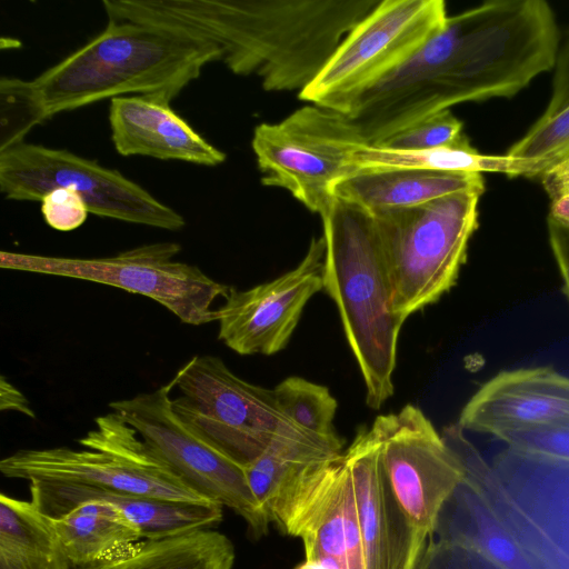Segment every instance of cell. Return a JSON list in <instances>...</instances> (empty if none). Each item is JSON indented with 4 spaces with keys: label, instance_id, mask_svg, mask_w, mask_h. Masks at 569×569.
Wrapping results in <instances>:
<instances>
[{
    "label": "cell",
    "instance_id": "6da1fadb",
    "mask_svg": "<svg viewBox=\"0 0 569 569\" xmlns=\"http://www.w3.org/2000/svg\"><path fill=\"white\" fill-rule=\"evenodd\" d=\"M560 33L543 0H491L449 16L406 62L345 114L368 144L450 107L511 98L553 70Z\"/></svg>",
    "mask_w": 569,
    "mask_h": 569
},
{
    "label": "cell",
    "instance_id": "7a4b0ae2",
    "mask_svg": "<svg viewBox=\"0 0 569 569\" xmlns=\"http://www.w3.org/2000/svg\"><path fill=\"white\" fill-rule=\"evenodd\" d=\"M380 0H103L108 19L179 29L216 43L234 74L301 92Z\"/></svg>",
    "mask_w": 569,
    "mask_h": 569
},
{
    "label": "cell",
    "instance_id": "3957f363",
    "mask_svg": "<svg viewBox=\"0 0 569 569\" xmlns=\"http://www.w3.org/2000/svg\"><path fill=\"white\" fill-rule=\"evenodd\" d=\"M222 60L213 42L189 32L127 19L106 28L23 89L40 123L103 99L168 93L177 98L202 69Z\"/></svg>",
    "mask_w": 569,
    "mask_h": 569
},
{
    "label": "cell",
    "instance_id": "277c9868",
    "mask_svg": "<svg viewBox=\"0 0 569 569\" xmlns=\"http://www.w3.org/2000/svg\"><path fill=\"white\" fill-rule=\"evenodd\" d=\"M326 253L322 290L337 306L349 348L378 410L393 395L397 347L403 325L392 308L391 286L372 213L335 198L321 216Z\"/></svg>",
    "mask_w": 569,
    "mask_h": 569
},
{
    "label": "cell",
    "instance_id": "5b68a950",
    "mask_svg": "<svg viewBox=\"0 0 569 569\" xmlns=\"http://www.w3.org/2000/svg\"><path fill=\"white\" fill-rule=\"evenodd\" d=\"M485 190H467L400 209L371 212L401 321L436 303L457 282L478 228Z\"/></svg>",
    "mask_w": 569,
    "mask_h": 569
},
{
    "label": "cell",
    "instance_id": "8992f818",
    "mask_svg": "<svg viewBox=\"0 0 569 569\" xmlns=\"http://www.w3.org/2000/svg\"><path fill=\"white\" fill-rule=\"evenodd\" d=\"M78 442L83 449H21L0 461L11 479L72 483L182 502L200 496L117 412L99 416Z\"/></svg>",
    "mask_w": 569,
    "mask_h": 569
},
{
    "label": "cell",
    "instance_id": "52a82bcc",
    "mask_svg": "<svg viewBox=\"0 0 569 569\" xmlns=\"http://www.w3.org/2000/svg\"><path fill=\"white\" fill-rule=\"evenodd\" d=\"M176 242L143 244L112 257L67 258L21 252H0V267L18 271L68 277L148 297L181 322L201 326L217 321L212 308L231 287L207 276L197 266L178 261Z\"/></svg>",
    "mask_w": 569,
    "mask_h": 569
},
{
    "label": "cell",
    "instance_id": "ba28073f",
    "mask_svg": "<svg viewBox=\"0 0 569 569\" xmlns=\"http://www.w3.org/2000/svg\"><path fill=\"white\" fill-rule=\"evenodd\" d=\"M448 17L443 0H380L345 37L299 99L346 114L361 93L440 31Z\"/></svg>",
    "mask_w": 569,
    "mask_h": 569
},
{
    "label": "cell",
    "instance_id": "9c48e42d",
    "mask_svg": "<svg viewBox=\"0 0 569 569\" xmlns=\"http://www.w3.org/2000/svg\"><path fill=\"white\" fill-rule=\"evenodd\" d=\"M57 188L76 190L89 213L178 231L184 218L116 169L66 149L20 142L0 150V191L17 201H40Z\"/></svg>",
    "mask_w": 569,
    "mask_h": 569
},
{
    "label": "cell",
    "instance_id": "30bf717a",
    "mask_svg": "<svg viewBox=\"0 0 569 569\" xmlns=\"http://www.w3.org/2000/svg\"><path fill=\"white\" fill-rule=\"evenodd\" d=\"M363 143L347 116L312 104L258 124L251 147L261 183L289 191L321 217L333 202L335 184L353 171L350 152Z\"/></svg>",
    "mask_w": 569,
    "mask_h": 569
},
{
    "label": "cell",
    "instance_id": "8fae6325",
    "mask_svg": "<svg viewBox=\"0 0 569 569\" xmlns=\"http://www.w3.org/2000/svg\"><path fill=\"white\" fill-rule=\"evenodd\" d=\"M173 378L151 392L112 401L119 413L194 491L227 507L247 523L258 539L271 523L253 496L244 468L212 446L174 410Z\"/></svg>",
    "mask_w": 569,
    "mask_h": 569
},
{
    "label": "cell",
    "instance_id": "7c38bea8",
    "mask_svg": "<svg viewBox=\"0 0 569 569\" xmlns=\"http://www.w3.org/2000/svg\"><path fill=\"white\" fill-rule=\"evenodd\" d=\"M173 380L181 392L173 399L177 413L243 468L290 420L278 408L272 389L239 378L218 357H192Z\"/></svg>",
    "mask_w": 569,
    "mask_h": 569
},
{
    "label": "cell",
    "instance_id": "4fadbf2b",
    "mask_svg": "<svg viewBox=\"0 0 569 569\" xmlns=\"http://www.w3.org/2000/svg\"><path fill=\"white\" fill-rule=\"evenodd\" d=\"M371 427L393 495L413 526L431 538L443 505L466 477L460 459L413 405L378 416Z\"/></svg>",
    "mask_w": 569,
    "mask_h": 569
},
{
    "label": "cell",
    "instance_id": "5bb4252c",
    "mask_svg": "<svg viewBox=\"0 0 569 569\" xmlns=\"http://www.w3.org/2000/svg\"><path fill=\"white\" fill-rule=\"evenodd\" d=\"M323 237L312 238L290 271L247 290L231 289L217 309L218 338L242 356H271L289 343L303 308L322 290Z\"/></svg>",
    "mask_w": 569,
    "mask_h": 569
},
{
    "label": "cell",
    "instance_id": "9a60e30c",
    "mask_svg": "<svg viewBox=\"0 0 569 569\" xmlns=\"http://www.w3.org/2000/svg\"><path fill=\"white\" fill-rule=\"evenodd\" d=\"M277 527L300 538L308 562L366 569L357 500L345 457L311 472Z\"/></svg>",
    "mask_w": 569,
    "mask_h": 569
},
{
    "label": "cell",
    "instance_id": "2e32d148",
    "mask_svg": "<svg viewBox=\"0 0 569 569\" xmlns=\"http://www.w3.org/2000/svg\"><path fill=\"white\" fill-rule=\"evenodd\" d=\"M357 500L366 569H416L428 537L393 495L372 427L360 429L343 452Z\"/></svg>",
    "mask_w": 569,
    "mask_h": 569
},
{
    "label": "cell",
    "instance_id": "e0dca14e",
    "mask_svg": "<svg viewBox=\"0 0 569 569\" xmlns=\"http://www.w3.org/2000/svg\"><path fill=\"white\" fill-rule=\"evenodd\" d=\"M457 423L496 438L569 425V378L547 367L501 371L469 399Z\"/></svg>",
    "mask_w": 569,
    "mask_h": 569
},
{
    "label": "cell",
    "instance_id": "ac0fdd59",
    "mask_svg": "<svg viewBox=\"0 0 569 569\" xmlns=\"http://www.w3.org/2000/svg\"><path fill=\"white\" fill-rule=\"evenodd\" d=\"M173 99L163 92L111 99L109 123L117 152L208 167L224 162L226 153L171 108Z\"/></svg>",
    "mask_w": 569,
    "mask_h": 569
},
{
    "label": "cell",
    "instance_id": "d6986e66",
    "mask_svg": "<svg viewBox=\"0 0 569 569\" xmlns=\"http://www.w3.org/2000/svg\"><path fill=\"white\" fill-rule=\"evenodd\" d=\"M29 485L31 502L51 518H58L82 502L103 500L119 508L138 527L142 539L148 540L213 529L223 518V507L214 502H182L40 480Z\"/></svg>",
    "mask_w": 569,
    "mask_h": 569
},
{
    "label": "cell",
    "instance_id": "ffe728a7",
    "mask_svg": "<svg viewBox=\"0 0 569 569\" xmlns=\"http://www.w3.org/2000/svg\"><path fill=\"white\" fill-rule=\"evenodd\" d=\"M343 441L283 422L262 453L244 467L250 489L272 523H277L305 479L320 466L342 457Z\"/></svg>",
    "mask_w": 569,
    "mask_h": 569
},
{
    "label": "cell",
    "instance_id": "44dd1931",
    "mask_svg": "<svg viewBox=\"0 0 569 569\" xmlns=\"http://www.w3.org/2000/svg\"><path fill=\"white\" fill-rule=\"evenodd\" d=\"M433 535L479 552L500 569H543L492 500L466 477L443 505Z\"/></svg>",
    "mask_w": 569,
    "mask_h": 569
},
{
    "label": "cell",
    "instance_id": "7402d4cb",
    "mask_svg": "<svg viewBox=\"0 0 569 569\" xmlns=\"http://www.w3.org/2000/svg\"><path fill=\"white\" fill-rule=\"evenodd\" d=\"M476 189L485 190L480 173L379 168L353 170L335 184L332 194L373 212L415 207L448 194Z\"/></svg>",
    "mask_w": 569,
    "mask_h": 569
},
{
    "label": "cell",
    "instance_id": "603a6c76",
    "mask_svg": "<svg viewBox=\"0 0 569 569\" xmlns=\"http://www.w3.org/2000/svg\"><path fill=\"white\" fill-rule=\"evenodd\" d=\"M53 525L72 568L109 559L142 540L138 527L116 506L89 500Z\"/></svg>",
    "mask_w": 569,
    "mask_h": 569
},
{
    "label": "cell",
    "instance_id": "cb8c5ba5",
    "mask_svg": "<svg viewBox=\"0 0 569 569\" xmlns=\"http://www.w3.org/2000/svg\"><path fill=\"white\" fill-rule=\"evenodd\" d=\"M0 569H73L53 525L31 500L0 495Z\"/></svg>",
    "mask_w": 569,
    "mask_h": 569
},
{
    "label": "cell",
    "instance_id": "d4e9b609",
    "mask_svg": "<svg viewBox=\"0 0 569 569\" xmlns=\"http://www.w3.org/2000/svg\"><path fill=\"white\" fill-rule=\"evenodd\" d=\"M234 558L231 540L209 529L159 540L142 539L109 559L74 569H232Z\"/></svg>",
    "mask_w": 569,
    "mask_h": 569
},
{
    "label": "cell",
    "instance_id": "484cf974",
    "mask_svg": "<svg viewBox=\"0 0 569 569\" xmlns=\"http://www.w3.org/2000/svg\"><path fill=\"white\" fill-rule=\"evenodd\" d=\"M349 164L356 169L416 168L440 172H499L522 177L523 164L518 158L483 154L463 136L456 143L429 150L403 151L360 144L349 154Z\"/></svg>",
    "mask_w": 569,
    "mask_h": 569
},
{
    "label": "cell",
    "instance_id": "4316f807",
    "mask_svg": "<svg viewBox=\"0 0 569 569\" xmlns=\"http://www.w3.org/2000/svg\"><path fill=\"white\" fill-rule=\"evenodd\" d=\"M280 411L296 425L318 435L336 436L337 400L329 389L301 377H288L273 389Z\"/></svg>",
    "mask_w": 569,
    "mask_h": 569
},
{
    "label": "cell",
    "instance_id": "83f0119b",
    "mask_svg": "<svg viewBox=\"0 0 569 569\" xmlns=\"http://www.w3.org/2000/svg\"><path fill=\"white\" fill-rule=\"evenodd\" d=\"M506 154L525 160L527 178L532 179L569 158V107L548 120H537Z\"/></svg>",
    "mask_w": 569,
    "mask_h": 569
},
{
    "label": "cell",
    "instance_id": "f1b7e54d",
    "mask_svg": "<svg viewBox=\"0 0 569 569\" xmlns=\"http://www.w3.org/2000/svg\"><path fill=\"white\" fill-rule=\"evenodd\" d=\"M498 439L507 443V453L525 462L569 469V425L509 432Z\"/></svg>",
    "mask_w": 569,
    "mask_h": 569
},
{
    "label": "cell",
    "instance_id": "f546056e",
    "mask_svg": "<svg viewBox=\"0 0 569 569\" xmlns=\"http://www.w3.org/2000/svg\"><path fill=\"white\" fill-rule=\"evenodd\" d=\"M462 128V122L450 110H443L398 131L375 146L403 151L436 149L460 140L465 136Z\"/></svg>",
    "mask_w": 569,
    "mask_h": 569
},
{
    "label": "cell",
    "instance_id": "4dcf8cb0",
    "mask_svg": "<svg viewBox=\"0 0 569 569\" xmlns=\"http://www.w3.org/2000/svg\"><path fill=\"white\" fill-rule=\"evenodd\" d=\"M1 97V139L0 150L23 141L24 136L40 124L23 90L22 79L2 77Z\"/></svg>",
    "mask_w": 569,
    "mask_h": 569
},
{
    "label": "cell",
    "instance_id": "1f68e13d",
    "mask_svg": "<svg viewBox=\"0 0 569 569\" xmlns=\"http://www.w3.org/2000/svg\"><path fill=\"white\" fill-rule=\"evenodd\" d=\"M41 213L48 226L71 231L83 224L89 210L81 196L70 188H57L41 198Z\"/></svg>",
    "mask_w": 569,
    "mask_h": 569
},
{
    "label": "cell",
    "instance_id": "d6a6232c",
    "mask_svg": "<svg viewBox=\"0 0 569 569\" xmlns=\"http://www.w3.org/2000/svg\"><path fill=\"white\" fill-rule=\"evenodd\" d=\"M416 569H500L479 552L453 542L436 540L426 546Z\"/></svg>",
    "mask_w": 569,
    "mask_h": 569
},
{
    "label": "cell",
    "instance_id": "836d02e7",
    "mask_svg": "<svg viewBox=\"0 0 569 569\" xmlns=\"http://www.w3.org/2000/svg\"><path fill=\"white\" fill-rule=\"evenodd\" d=\"M538 179L549 198L548 220L569 230V158L549 167Z\"/></svg>",
    "mask_w": 569,
    "mask_h": 569
},
{
    "label": "cell",
    "instance_id": "e575fe53",
    "mask_svg": "<svg viewBox=\"0 0 569 569\" xmlns=\"http://www.w3.org/2000/svg\"><path fill=\"white\" fill-rule=\"evenodd\" d=\"M569 107V32L560 43L553 78L551 94L547 107L538 121L548 120Z\"/></svg>",
    "mask_w": 569,
    "mask_h": 569
},
{
    "label": "cell",
    "instance_id": "d590c367",
    "mask_svg": "<svg viewBox=\"0 0 569 569\" xmlns=\"http://www.w3.org/2000/svg\"><path fill=\"white\" fill-rule=\"evenodd\" d=\"M549 243L569 301V230L548 220Z\"/></svg>",
    "mask_w": 569,
    "mask_h": 569
},
{
    "label": "cell",
    "instance_id": "8d00e7d4",
    "mask_svg": "<svg viewBox=\"0 0 569 569\" xmlns=\"http://www.w3.org/2000/svg\"><path fill=\"white\" fill-rule=\"evenodd\" d=\"M0 408L1 410H14L30 418L36 417L24 395L4 376L0 378Z\"/></svg>",
    "mask_w": 569,
    "mask_h": 569
},
{
    "label": "cell",
    "instance_id": "74e56055",
    "mask_svg": "<svg viewBox=\"0 0 569 569\" xmlns=\"http://www.w3.org/2000/svg\"><path fill=\"white\" fill-rule=\"evenodd\" d=\"M297 569H327V568L325 566H322L321 563L305 561Z\"/></svg>",
    "mask_w": 569,
    "mask_h": 569
}]
</instances>
